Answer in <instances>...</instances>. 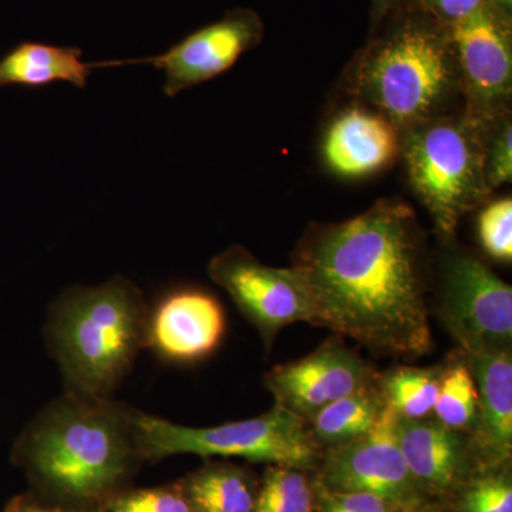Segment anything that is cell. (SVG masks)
Returning a JSON list of instances; mask_svg holds the SVG:
<instances>
[{
    "mask_svg": "<svg viewBox=\"0 0 512 512\" xmlns=\"http://www.w3.org/2000/svg\"><path fill=\"white\" fill-rule=\"evenodd\" d=\"M396 414L387 407L376 429L343 446L322 451L313 471L323 490L365 493L407 510H426L427 498L410 476L394 431Z\"/></svg>",
    "mask_w": 512,
    "mask_h": 512,
    "instance_id": "9",
    "label": "cell"
},
{
    "mask_svg": "<svg viewBox=\"0 0 512 512\" xmlns=\"http://www.w3.org/2000/svg\"><path fill=\"white\" fill-rule=\"evenodd\" d=\"M208 275L255 326L266 350L286 326L313 323L308 291L293 268L264 265L248 249L234 245L211 259Z\"/></svg>",
    "mask_w": 512,
    "mask_h": 512,
    "instance_id": "8",
    "label": "cell"
},
{
    "mask_svg": "<svg viewBox=\"0 0 512 512\" xmlns=\"http://www.w3.org/2000/svg\"><path fill=\"white\" fill-rule=\"evenodd\" d=\"M379 376L372 363L336 335L311 355L274 367L265 375V387L276 404L308 424L320 410L377 383Z\"/></svg>",
    "mask_w": 512,
    "mask_h": 512,
    "instance_id": "12",
    "label": "cell"
},
{
    "mask_svg": "<svg viewBox=\"0 0 512 512\" xmlns=\"http://www.w3.org/2000/svg\"><path fill=\"white\" fill-rule=\"evenodd\" d=\"M134 427L141 460L194 454L241 457L254 463L315 471L322 457L309 436L308 424L276 403L254 419L215 427L180 426L136 410Z\"/></svg>",
    "mask_w": 512,
    "mask_h": 512,
    "instance_id": "6",
    "label": "cell"
},
{
    "mask_svg": "<svg viewBox=\"0 0 512 512\" xmlns=\"http://www.w3.org/2000/svg\"><path fill=\"white\" fill-rule=\"evenodd\" d=\"M433 416L450 429L471 434L476 429L478 393L476 382L460 350L448 356Z\"/></svg>",
    "mask_w": 512,
    "mask_h": 512,
    "instance_id": "21",
    "label": "cell"
},
{
    "mask_svg": "<svg viewBox=\"0 0 512 512\" xmlns=\"http://www.w3.org/2000/svg\"><path fill=\"white\" fill-rule=\"evenodd\" d=\"M488 2L490 0H427L430 8L447 22L448 26L468 18Z\"/></svg>",
    "mask_w": 512,
    "mask_h": 512,
    "instance_id": "28",
    "label": "cell"
},
{
    "mask_svg": "<svg viewBox=\"0 0 512 512\" xmlns=\"http://www.w3.org/2000/svg\"><path fill=\"white\" fill-rule=\"evenodd\" d=\"M476 382L478 417L470 434L478 467L512 461V350L463 353Z\"/></svg>",
    "mask_w": 512,
    "mask_h": 512,
    "instance_id": "15",
    "label": "cell"
},
{
    "mask_svg": "<svg viewBox=\"0 0 512 512\" xmlns=\"http://www.w3.org/2000/svg\"><path fill=\"white\" fill-rule=\"evenodd\" d=\"M417 512H429V511H427V508H426V510H421V511H417Z\"/></svg>",
    "mask_w": 512,
    "mask_h": 512,
    "instance_id": "32",
    "label": "cell"
},
{
    "mask_svg": "<svg viewBox=\"0 0 512 512\" xmlns=\"http://www.w3.org/2000/svg\"><path fill=\"white\" fill-rule=\"evenodd\" d=\"M6 512H72L63 510V508L46 507V505L37 503L30 498L22 497L10 503Z\"/></svg>",
    "mask_w": 512,
    "mask_h": 512,
    "instance_id": "29",
    "label": "cell"
},
{
    "mask_svg": "<svg viewBox=\"0 0 512 512\" xmlns=\"http://www.w3.org/2000/svg\"><path fill=\"white\" fill-rule=\"evenodd\" d=\"M292 268L308 291L312 325L380 357L414 360L433 348L426 248L406 202L377 201L352 220L313 225Z\"/></svg>",
    "mask_w": 512,
    "mask_h": 512,
    "instance_id": "1",
    "label": "cell"
},
{
    "mask_svg": "<svg viewBox=\"0 0 512 512\" xmlns=\"http://www.w3.org/2000/svg\"><path fill=\"white\" fill-rule=\"evenodd\" d=\"M355 92L399 130L439 117L458 82L450 37L436 26L407 20L360 56Z\"/></svg>",
    "mask_w": 512,
    "mask_h": 512,
    "instance_id": "4",
    "label": "cell"
},
{
    "mask_svg": "<svg viewBox=\"0 0 512 512\" xmlns=\"http://www.w3.org/2000/svg\"><path fill=\"white\" fill-rule=\"evenodd\" d=\"M485 130L467 114L434 117L406 130L410 185L443 242L453 239L461 218L491 192L485 180Z\"/></svg>",
    "mask_w": 512,
    "mask_h": 512,
    "instance_id": "5",
    "label": "cell"
},
{
    "mask_svg": "<svg viewBox=\"0 0 512 512\" xmlns=\"http://www.w3.org/2000/svg\"><path fill=\"white\" fill-rule=\"evenodd\" d=\"M99 512H192L180 485L113 495Z\"/></svg>",
    "mask_w": 512,
    "mask_h": 512,
    "instance_id": "25",
    "label": "cell"
},
{
    "mask_svg": "<svg viewBox=\"0 0 512 512\" xmlns=\"http://www.w3.org/2000/svg\"><path fill=\"white\" fill-rule=\"evenodd\" d=\"M497 3L504 10H510L511 9V5H512V0H497Z\"/></svg>",
    "mask_w": 512,
    "mask_h": 512,
    "instance_id": "31",
    "label": "cell"
},
{
    "mask_svg": "<svg viewBox=\"0 0 512 512\" xmlns=\"http://www.w3.org/2000/svg\"><path fill=\"white\" fill-rule=\"evenodd\" d=\"M220 301L194 286L164 292L148 312L147 346L161 359L194 363L212 355L225 335Z\"/></svg>",
    "mask_w": 512,
    "mask_h": 512,
    "instance_id": "13",
    "label": "cell"
},
{
    "mask_svg": "<svg viewBox=\"0 0 512 512\" xmlns=\"http://www.w3.org/2000/svg\"><path fill=\"white\" fill-rule=\"evenodd\" d=\"M444 501L451 512H512L511 463L476 468Z\"/></svg>",
    "mask_w": 512,
    "mask_h": 512,
    "instance_id": "23",
    "label": "cell"
},
{
    "mask_svg": "<svg viewBox=\"0 0 512 512\" xmlns=\"http://www.w3.org/2000/svg\"><path fill=\"white\" fill-rule=\"evenodd\" d=\"M264 33V23L254 10H229L224 18L194 30L161 55L107 60L93 63V66L94 69H109L128 64H151L164 73L165 96L175 97L227 73L245 53L262 42Z\"/></svg>",
    "mask_w": 512,
    "mask_h": 512,
    "instance_id": "10",
    "label": "cell"
},
{
    "mask_svg": "<svg viewBox=\"0 0 512 512\" xmlns=\"http://www.w3.org/2000/svg\"><path fill=\"white\" fill-rule=\"evenodd\" d=\"M478 238L481 247L495 261H512V200L500 198L488 204L478 215Z\"/></svg>",
    "mask_w": 512,
    "mask_h": 512,
    "instance_id": "24",
    "label": "cell"
},
{
    "mask_svg": "<svg viewBox=\"0 0 512 512\" xmlns=\"http://www.w3.org/2000/svg\"><path fill=\"white\" fill-rule=\"evenodd\" d=\"M311 473L269 464L258 485L254 512H316L318 485Z\"/></svg>",
    "mask_w": 512,
    "mask_h": 512,
    "instance_id": "22",
    "label": "cell"
},
{
    "mask_svg": "<svg viewBox=\"0 0 512 512\" xmlns=\"http://www.w3.org/2000/svg\"><path fill=\"white\" fill-rule=\"evenodd\" d=\"M315 477V476H313ZM318 485V484H316ZM421 511V510H420ZM316 512H417L402 505L365 493H339L318 485Z\"/></svg>",
    "mask_w": 512,
    "mask_h": 512,
    "instance_id": "26",
    "label": "cell"
},
{
    "mask_svg": "<svg viewBox=\"0 0 512 512\" xmlns=\"http://www.w3.org/2000/svg\"><path fill=\"white\" fill-rule=\"evenodd\" d=\"M448 37L468 96L467 116L484 127L497 123L498 111L511 94L510 23L488 2L450 25Z\"/></svg>",
    "mask_w": 512,
    "mask_h": 512,
    "instance_id": "11",
    "label": "cell"
},
{
    "mask_svg": "<svg viewBox=\"0 0 512 512\" xmlns=\"http://www.w3.org/2000/svg\"><path fill=\"white\" fill-rule=\"evenodd\" d=\"M397 443L414 484L430 500H446L478 468L470 434L450 429L436 417L394 420Z\"/></svg>",
    "mask_w": 512,
    "mask_h": 512,
    "instance_id": "14",
    "label": "cell"
},
{
    "mask_svg": "<svg viewBox=\"0 0 512 512\" xmlns=\"http://www.w3.org/2000/svg\"><path fill=\"white\" fill-rule=\"evenodd\" d=\"M399 150V128L383 114L362 106L339 113L323 140V158L329 170L346 178L384 170Z\"/></svg>",
    "mask_w": 512,
    "mask_h": 512,
    "instance_id": "16",
    "label": "cell"
},
{
    "mask_svg": "<svg viewBox=\"0 0 512 512\" xmlns=\"http://www.w3.org/2000/svg\"><path fill=\"white\" fill-rule=\"evenodd\" d=\"M148 312L143 292L121 275L97 286L67 288L47 322L67 392L107 399L147 346Z\"/></svg>",
    "mask_w": 512,
    "mask_h": 512,
    "instance_id": "3",
    "label": "cell"
},
{
    "mask_svg": "<svg viewBox=\"0 0 512 512\" xmlns=\"http://www.w3.org/2000/svg\"><path fill=\"white\" fill-rule=\"evenodd\" d=\"M94 70L83 62V50L73 46L23 40L0 59V87L42 89L55 83H70L86 89Z\"/></svg>",
    "mask_w": 512,
    "mask_h": 512,
    "instance_id": "17",
    "label": "cell"
},
{
    "mask_svg": "<svg viewBox=\"0 0 512 512\" xmlns=\"http://www.w3.org/2000/svg\"><path fill=\"white\" fill-rule=\"evenodd\" d=\"M136 410L67 392L22 434L18 454L43 487L74 503H104L138 454Z\"/></svg>",
    "mask_w": 512,
    "mask_h": 512,
    "instance_id": "2",
    "label": "cell"
},
{
    "mask_svg": "<svg viewBox=\"0 0 512 512\" xmlns=\"http://www.w3.org/2000/svg\"><path fill=\"white\" fill-rule=\"evenodd\" d=\"M512 178V126L503 119L490 146L485 150V180L491 191Z\"/></svg>",
    "mask_w": 512,
    "mask_h": 512,
    "instance_id": "27",
    "label": "cell"
},
{
    "mask_svg": "<svg viewBox=\"0 0 512 512\" xmlns=\"http://www.w3.org/2000/svg\"><path fill=\"white\" fill-rule=\"evenodd\" d=\"M400 2L402 0H373V12H375L376 19L383 18L389 10H392Z\"/></svg>",
    "mask_w": 512,
    "mask_h": 512,
    "instance_id": "30",
    "label": "cell"
},
{
    "mask_svg": "<svg viewBox=\"0 0 512 512\" xmlns=\"http://www.w3.org/2000/svg\"><path fill=\"white\" fill-rule=\"evenodd\" d=\"M178 485L192 512H254L259 484L245 468L211 463Z\"/></svg>",
    "mask_w": 512,
    "mask_h": 512,
    "instance_id": "19",
    "label": "cell"
},
{
    "mask_svg": "<svg viewBox=\"0 0 512 512\" xmlns=\"http://www.w3.org/2000/svg\"><path fill=\"white\" fill-rule=\"evenodd\" d=\"M446 360L429 367L394 366L380 373L379 387L387 407L402 419H423L433 414Z\"/></svg>",
    "mask_w": 512,
    "mask_h": 512,
    "instance_id": "20",
    "label": "cell"
},
{
    "mask_svg": "<svg viewBox=\"0 0 512 512\" xmlns=\"http://www.w3.org/2000/svg\"><path fill=\"white\" fill-rule=\"evenodd\" d=\"M448 245L437 315L463 353L512 350V288L478 256Z\"/></svg>",
    "mask_w": 512,
    "mask_h": 512,
    "instance_id": "7",
    "label": "cell"
},
{
    "mask_svg": "<svg viewBox=\"0 0 512 512\" xmlns=\"http://www.w3.org/2000/svg\"><path fill=\"white\" fill-rule=\"evenodd\" d=\"M386 409L377 380L320 410L308 423L309 436L320 451L343 446L375 430Z\"/></svg>",
    "mask_w": 512,
    "mask_h": 512,
    "instance_id": "18",
    "label": "cell"
}]
</instances>
